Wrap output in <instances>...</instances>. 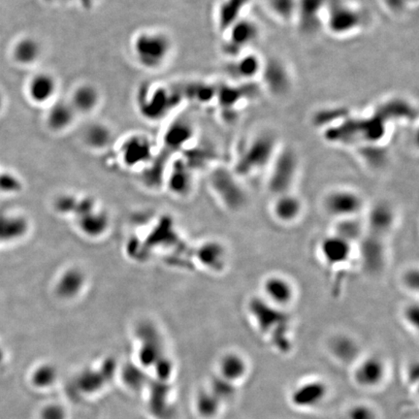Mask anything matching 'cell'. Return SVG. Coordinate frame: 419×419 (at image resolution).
Segmentation results:
<instances>
[{
    "label": "cell",
    "instance_id": "3",
    "mask_svg": "<svg viewBox=\"0 0 419 419\" xmlns=\"http://www.w3.org/2000/svg\"><path fill=\"white\" fill-rule=\"evenodd\" d=\"M173 44L170 36L158 29H147L137 33L131 41V53L143 68H161L170 60Z\"/></svg>",
    "mask_w": 419,
    "mask_h": 419
},
{
    "label": "cell",
    "instance_id": "22",
    "mask_svg": "<svg viewBox=\"0 0 419 419\" xmlns=\"http://www.w3.org/2000/svg\"><path fill=\"white\" fill-rule=\"evenodd\" d=\"M77 115L68 100H55L46 113V125L53 133H63L71 128Z\"/></svg>",
    "mask_w": 419,
    "mask_h": 419
},
{
    "label": "cell",
    "instance_id": "29",
    "mask_svg": "<svg viewBox=\"0 0 419 419\" xmlns=\"http://www.w3.org/2000/svg\"><path fill=\"white\" fill-rule=\"evenodd\" d=\"M224 405L217 399L216 395L208 388L202 389L197 395L196 408L200 416L206 419H214L219 415Z\"/></svg>",
    "mask_w": 419,
    "mask_h": 419
},
{
    "label": "cell",
    "instance_id": "6",
    "mask_svg": "<svg viewBox=\"0 0 419 419\" xmlns=\"http://www.w3.org/2000/svg\"><path fill=\"white\" fill-rule=\"evenodd\" d=\"M321 209L332 220L363 216L366 200L358 190L348 187H337L324 193Z\"/></svg>",
    "mask_w": 419,
    "mask_h": 419
},
{
    "label": "cell",
    "instance_id": "9",
    "mask_svg": "<svg viewBox=\"0 0 419 419\" xmlns=\"http://www.w3.org/2000/svg\"><path fill=\"white\" fill-rule=\"evenodd\" d=\"M351 369L353 383L364 390L381 388L388 381L389 375L388 361L377 353H364Z\"/></svg>",
    "mask_w": 419,
    "mask_h": 419
},
{
    "label": "cell",
    "instance_id": "14",
    "mask_svg": "<svg viewBox=\"0 0 419 419\" xmlns=\"http://www.w3.org/2000/svg\"><path fill=\"white\" fill-rule=\"evenodd\" d=\"M318 254L325 267L331 270L343 269L356 257V247L330 232L319 242Z\"/></svg>",
    "mask_w": 419,
    "mask_h": 419
},
{
    "label": "cell",
    "instance_id": "37",
    "mask_svg": "<svg viewBox=\"0 0 419 419\" xmlns=\"http://www.w3.org/2000/svg\"><path fill=\"white\" fill-rule=\"evenodd\" d=\"M405 381L410 384V386L415 388L418 386L419 378V366L418 361H412L410 363L407 365V368L405 370Z\"/></svg>",
    "mask_w": 419,
    "mask_h": 419
},
{
    "label": "cell",
    "instance_id": "31",
    "mask_svg": "<svg viewBox=\"0 0 419 419\" xmlns=\"http://www.w3.org/2000/svg\"><path fill=\"white\" fill-rule=\"evenodd\" d=\"M341 419H380V413L370 403L356 402L343 410Z\"/></svg>",
    "mask_w": 419,
    "mask_h": 419
},
{
    "label": "cell",
    "instance_id": "33",
    "mask_svg": "<svg viewBox=\"0 0 419 419\" xmlns=\"http://www.w3.org/2000/svg\"><path fill=\"white\" fill-rule=\"evenodd\" d=\"M85 141L90 146L103 147L111 139V130L108 126L101 123H93L84 131Z\"/></svg>",
    "mask_w": 419,
    "mask_h": 419
},
{
    "label": "cell",
    "instance_id": "27",
    "mask_svg": "<svg viewBox=\"0 0 419 419\" xmlns=\"http://www.w3.org/2000/svg\"><path fill=\"white\" fill-rule=\"evenodd\" d=\"M25 219L8 212H0V244L15 242L25 235Z\"/></svg>",
    "mask_w": 419,
    "mask_h": 419
},
{
    "label": "cell",
    "instance_id": "32",
    "mask_svg": "<svg viewBox=\"0 0 419 419\" xmlns=\"http://www.w3.org/2000/svg\"><path fill=\"white\" fill-rule=\"evenodd\" d=\"M400 319L403 325L412 333L419 331V303L418 298L409 301L403 305L400 310Z\"/></svg>",
    "mask_w": 419,
    "mask_h": 419
},
{
    "label": "cell",
    "instance_id": "25",
    "mask_svg": "<svg viewBox=\"0 0 419 419\" xmlns=\"http://www.w3.org/2000/svg\"><path fill=\"white\" fill-rule=\"evenodd\" d=\"M330 232L356 247L366 235L363 216L333 220Z\"/></svg>",
    "mask_w": 419,
    "mask_h": 419
},
{
    "label": "cell",
    "instance_id": "35",
    "mask_svg": "<svg viewBox=\"0 0 419 419\" xmlns=\"http://www.w3.org/2000/svg\"><path fill=\"white\" fill-rule=\"evenodd\" d=\"M20 187L18 178L8 172L0 171V192H17Z\"/></svg>",
    "mask_w": 419,
    "mask_h": 419
},
{
    "label": "cell",
    "instance_id": "17",
    "mask_svg": "<svg viewBox=\"0 0 419 419\" xmlns=\"http://www.w3.org/2000/svg\"><path fill=\"white\" fill-rule=\"evenodd\" d=\"M251 373V362L241 351L230 349L219 357L217 375L230 383L240 384L246 381Z\"/></svg>",
    "mask_w": 419,
    "mask_h": 419
},
{
    "label": "cell",
    "instance_id": "19",
    "mask_svg": "<svg viewBox=\"0 0 419 419\" xmlns=\"http://www.w3.org/2000/svg\"><path fill=\"white\" fill-rule=\"evenodd\" d=\"M26 95L35 105H50L56 100L58 93V82L52 74L39 72L34 74L26 84Z\"/></svg>",
    "mask_w": 419,
    "mask_h": 419
},
{
    "label": "cell",
    "instance_id": "5",
    "mask_svg": "<svg viewBox=\"0 0 419 419\" xmlns=\"http://www.w3.org/2000/svg\"><path fill=\"white\" fill-rule=\"evenodd\" d=\"M363 8L348 0H329L324 29L335 37L356 35L365 28Z\"/></svg>",
    "mask_w": 419,
    "mask_h": 419
},
{
    "label": "cell",
    "instance_id": "4",
    "mask_svg": "<svg viewBox=\"0 0 419 419\" xmlns=\"http://www.w3.org/2000/svg\"><path fill=\"white\" fill-rule=\"evenodd\" d=\"M300 173V160L292 148L279 147L266 172V187L271 195L295 192Z\"/></svg>",
    "mask_w": 419,
    "mask_h": 419
},
{
    "label": "cell",
    "instance_id": "16",
    "mask_svg": "<svg viewBox=\"0 0 419 419\" xmlns=\"http://www.w3.org/2000/svg\"><path fill=\"white\" fill-rule=\"evenodd\" d=\"M305 202L296 192H287L273 196L270 214L276 224L291 227L302 219L305 213Z\"/></svg>",
    "mask_w": 419,
    "mask_h": 419
},
{
    "label": "cell",
    "instance_id": "39",
    "mask_svg": "<svg viewBox=\"0 0 419 419\" xmlns=\"http://www.w3.org/2000/svg\"><path fill=\"white\" fill-rule=\"evenodd\" d=\"M4 103H5L4 95V93H1V90H0V113H1L2 110H4Z\"/></svg>",
    "mask_w": 419,
    "mask_h": 419
},
{
    "label": "cell",
    "instance_id": "24",
    "mask_svg": "<svg viewBox=\"0 0 419 419\" xmlns=\"http://www.w3.org/2000/svg\"><path fill=\"white\" fill-rule=\"evenodd\" d=\"M42 46L39 40L31 36L19 38L12 46L11 56L15 63L21 66H31L40 60Z\"/></svg>",
    "mask_w": 419,
    "mask_h": 419
},
{
    "label": "cell",
    "instance_id": "12",
    "mask_svg": "<svg viewBox=\"0 0 419 419\" xmlns=\"http://www.w3.org/2000/svg\"><path fill=\"white\" fill-rule=\"evenodd\" d=\"M224 49L230 58L251 52L259 41L262 29L249 16L238 21L224 32Z\"/></svg>",
    "mask_w": 419,
    "mask_h": 419
},
{
    "label": "cell",
    "instance_id": "7",
    "mask_svg": "<svg viewBox=\"0 0 419 419\" xmlns=\"http://www.w3.org/2000/svg\"><path fill=\"white\" fill-rule=\"evenodd\" d=\"M212 187L220 203L231 213H240L249 203L243 180L232 169L220 168L212 177Z\"/></svg>",
    "mask_w": 419,
    "mask_h": 419
},
{
    "label": "cell",
    "instance_id": "34",
    "mask_svg": "<svg viewBox=\"0 0 419 419\" xmlns=\"http://www.w3.org/2000/svg\"><path fill=\"white\" fill-rule=\"evenodd\" d=\"M399 284L410 296L418 298L419 294V269L418 265H410L402 271Z\"/></svg>",
    "mask_w": 419,
    "mask_h": 419
},
{
    "label": "cell",
    "instance_id": "20",
    "mask_svg": "<svg viewBox=\"0 0 419 419\" xmlns=\"http://www.w3.org/2000/svg\"><path fill=\"white\" fill-rule=\"evenodd\" d=\"M198 259L205 269L212 273H224L230 263L229 249L217 240L207 241L201 244Z\"/></svg>",
    "mask_w": 419,
    "mask_h": 419
},
{
    "label": "cell",
    "instance_id": "23",
    "mask_svg": "<svg viewBox=\"0 0 419 419\" xmlns=\"http://www.w3.org/2000/svg\"><path fill=\"white\" fill-rule=\"evenodd\" d=\"M233 76L237 78L241 82H247L254 78L260 77L264 67L265 61L259 55H255L254 51L242 53L240 56L231 58Z\"/></svg>",
    "mask_w": 419,
    "mask_h": 419
},
{
    "label": "cell",
    "instance_id": "28",
    "mask_svg": "<svg viewBox=\"0 0 419 419\" xmlns=\"http://www.w3.org/2000/svg\"><path fill=\"white\" fill-rule=\"evenodd\" d=\"M298 0H264V9L271 18L290 25L295 24L297 14Z\"/></svg>",
    "mask_w": 419,
    "mask_h": 419
},
{
    "label": "cell",
    "instance_id": "1",
    "mask_svg": "<svg viewBox=\"0 0 419 419\" xmlns=\"http://www.w3.org/2000/svg\"><path fill=\"white\" fill-rule=\"evenodd\" d=\"M247 313L257 332L274 351L283 356L291 353L294 329L289 311L276 308L257 294L247 303Z\"/></svg>",
    "mask_w": 419,
    "mask_h": 419
},
{
    "label": "cell",
    "instance_id": "8",
    "mask_svg": "<svg viewBox=\"0 0 419 419\" xmlns=\"http://www.w3.org/2000/svg\"><path fill=\"white\" fill-rule=\"evenodd\" d=\"M329 395L330 386L324 378H306L290 388L287 402L294 410L310 412L324 405Z\"/></svg>",
    "mask_w": 419,
    "mask_h": 419
},
{
    "label": "cell",
    "instance_id": "11",
    "mask_svg": "<svg viewBox=\"0 0 419 419\" xmlns=\"http://www.w3.org/2000/svg\"><path fill=\"white\" fill-rule=\"evenodd\" d=\"M356 257L360 268L366 275L378 276L386 271L388 265V240L365 235L356 244Z\"/></svg>",
    "mask_w": 419,
    "mask_h": 419
},
{
    "label": "cell",
    "instance_id": "15",
    "mask_svg": "<svg viewBox=\"0 0 419 419\" xmlns=\"http://www.w3.org/2000/svg\"><path fill=\"white\" fill-rule=\"evenodd\" d=\"M325 348L336 363L343 367H353L364 354L356 336L348 332L333 333L327 338Z\"/></svg>",
    "mask_w": 419,
    "mask_h": 419
},
{
    "label": "cell",
    "instance_id": "2",
    "mask_svg": "<svg viewBox=\"0 0 419 419\" xmlns=\"http://www.w3.org/2000/svg\"><path fill=\"white\" fill-rule=\"evenodd\" d=\"M272 134H257L244 142L236 157L232 171L243 180L267 172L278 152L279 142Z\"/></svg>",
    "mask_w": 419,
    "mask_h": 419
},
{
    "label": "cell",
    "instance_id": "21",
    "mask_svg": "<svg viewBox=\"0 0 419 419\" xmlns=\"http://www.w3.org/2000/svg\"><path fill=\"white\" fill-rule=\"evenodd\" d=\"M252 0H222L217 9V25L224 33L231 26L249 16Z\"/></svg>",
    "mask_w": 419,
    "mask_h": 419
},
{
    "label": "cell",
    "instance_id": "10",
    "mask_svg": "<svg viewBox=\"0 0 419 419\" xmlns=\"http://www.w3.org/2000/svg\"><path fill=\"white\" fill-rule=\"evenodd\" d=\"M366 234L388 240L398 224V212L388 200L367 204L363 214Z\"/></svg>",
    "mask_w": 419,
    "mask_h": 419
},
{
    "label": "cell",
    "instance_id": "30",
    "mask_svg": "<svg viewBox=\"0 0 419 419\" xmlns=\"http://www.w3.org/2000/svg\"><path fill=\"white\" fill-rule=\"evenodd\" d=\"M208 388L216 395L217 399L224 405L234 401L238 396L239 386L230 383V381L224 380V378H220L217 375L212 378Z\"/></svg>",
    "mask_w": 419,
    "mask_h": 419
},
{
    "label": "cell",
    "instance_id": "38",
    "mask_svg": "<svg viewBox=\"0 0 419 419\" xmlns=\"http://www.w3.org/2000/svg\"><path fill=\"white\" fill-rule=\"evenodd\" d=\"M42 419H64L63 410L56 405H50L43 410Z\"/></svg>",
    "mask_w": 419,
    "mask_h": 419
},
{
    "label": "cell",
    "instance_id": "26",
    "mask_svg": "<svg viewBox=\"0 0 419 419\" xmlns=\"http://www.w3.org/2000/svg\"><path fill=\"white\" fill-rule=\"evenodd\" d=\"M100 93L93 85H79L69 98L70 104L77 115L90 114L100 104Z\"/></svg>",
    "mask_w": 419,
    "mask_h": 419
},
{
    "label": "cell",
    "instance_id": "18",
    "mask_svg": "<svg viewBox=\"0 0 419 419\" xmlns=\"http://www.w3.org/2000/svg\"><path fill=\"white\" fill-rule=\"evenodd\" d=\"M329 0H298L297 14L294 25L306 33H314L319 28L324 29Z\"/></svg>",
    "mask_w": 419,
    "mask_h": 419
},
{
    "label": "cell",
    "instance_id": "13",
    "mask_svg": "<svg viewBox=\"0 0 419 419\" xmlns=\"http://www.w3.org/2000/svg\"><path fill=\"white\" fill-rule=\"evenodd\" d=\"M259 295L271 305L281 310L290 311L296 303L298 289L289 276L272 273L262 279Z\"/></svg>",
    "mask_w": 419,
    "mask_h": 419
},
{
    "label": "cell",
    "instance_id": "36",
    "mask_svg": "<svg viewBox=\"0 0 419 419\" xmlns=\"http://www.w3.org/2000/svg\"><path fill=\"white\" fill-rule=\"evenodd\" d=\"M55 380V373L50 367H41L37 369L33 375L34 383L38 386H50Z\"/></svg>",
    "mask_w": 419,
    "mask_h": 419
}]
</instances>
